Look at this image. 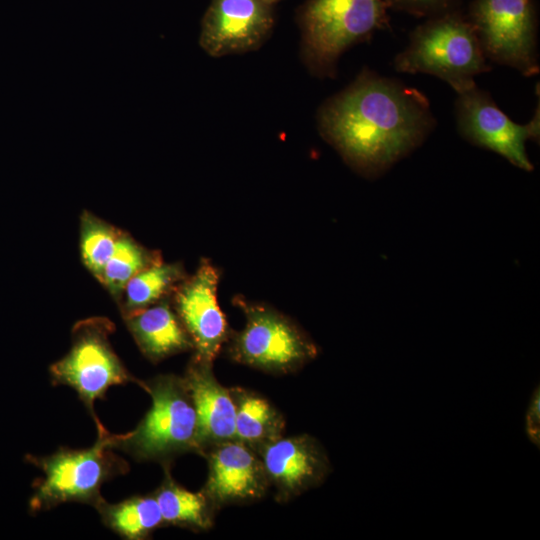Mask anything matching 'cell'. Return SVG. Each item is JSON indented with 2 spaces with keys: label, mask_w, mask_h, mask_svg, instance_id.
Instances as JSON below:
<instances>
[{
  "label": "cell",
  "mask_w": 540,
  "mask_h": 540,
  "mask_svg": "<svg viewBox=\"0 0 540 540\" xmlns=\"http://www.w3.org/2000/svg\"><path fill=\"white\" fill-rule=\"evenodd\" d=\"M436 124L425 94L368 68L317 113L323 139L366 178L383 175L411 154Z\"/></svg>",
  "instance_id": "6da1fadb"
},
{
  "label": "cell",
  "mask_w": 540,
  "mask_h": 540,
  "mask_svg": "<svg viewBox=\"0 0 540 540\" xmlns=\"http://www.w3.org/2000/svg\"><path fill=\"white\" fill-rule=\"evenodd\" d=\"M402 73H424L450 85L457 94L476 86L475 76L491 66L466 14L459 8L427 18L409 35L407 47L393 60Z\"/></svg>",
  "instance_id": "7a4b0ae2"
},
{
  "label": "cell",
  "mask_w": 540,
  "mask_h": 540,
  "mask_svg": "<svg viewBox=\"0 0 540 540\" xmlns=\"http://www.w3.org/2000/svg\"><path fill=\"white\" fill-rule=\"evenodd\" d=\"M385 0H307L298 12L301 57L319 78L335 77L341 55L389 27Z\"/></svg>",
  "instance_id": "3957f363"
},
{
  "label": "cell",
  "mask_w": 540,
  "mask_h": 540,
  "mask_svg": "<svg viewBox=\"0 0 540 540\" xmlns=\"http://www.w3.org/2000/svg\"><path fill=\"white\" fill-rule=\"evenodd\" d=\"M138 383L151 396V406L134 430L117 435L114 447L139 461L163 464L188 452L202 455L196 412L182 376Z\"/></svg>",
  "instance_id": "277c9868"
},
{
  "label": "cell",
  "mask_w": 540,
  "mask_h": 540,
  "mask_svg": "<svg viewBox=\"0 0 540 540\" xmlns=\"http://www.w3.org/2000/svg\"><path fill=\"white\" fill-rule=\"evenodd\" d=\"M233 304L245 317L240 331H231L225 343L228 358L274 375L296 372L313 361L319 347L291 318L272 306L242 295Z\"/></svg>",
  "instance_id": "5b68a950"
},
{
  "label": "cell",
  "mask_w": 540,
  "mask_h": 540,
  "mask_svg": "<svg viewBox=\"0 0 540 540\" xmlns=\"http://www.w3.org/2000/svg\"><path fill=\"white\" fill-rule=\"evenodd\" d=\"M96 423L99 432L93 446L79 450L62 448L47 457H29L43 472V477L35 482L30 500L32 511L71 501L96 507L103 500L102 484L123 469L111 453L117 435H110Z\"/></svg>",
  "instance_id": "8992f818"
},
{
  "label": "cell",
  "mask_w": 540,
  "mask_h": 540,
  "mask_svg": "<svg viewBox=\"0 0 540 540\" xmlns=\"http://www.w3.org/2000/svg\"><path fill=\"white\" fill-rule=\"evenodd\" d=\"M466 16L486 59L526 77L539 73L534 0H473Z\"/></svg>",
  "instance_id": "52a82bcc"
},
{
  "label": "cell",
  "mask_w": 540,
  "mask_h": 540,
  "mask_svg": "<svg viewBox=\"0 0 540 540\" xmlns=\"http://www.w3.org/2000/svg\"><path fill=\"white\" fill-rule=\"evenodd\" d=\"M455 115L458 132L465 140L499 154L519 169H534L526 142L539 140V106L528 123L518 124L499 109L488 92L476 85L458 94Z\"/></svg>",
  "instance_id": "ba28073f"
},
{
  "label": "cell",
  "mask_w": 540,
  "mask_h": 540,
  "mask_svg": "<svg viewBox=\"0 0 540 540\" xmlns=\"http://www.w3.org/2000/svg\"><path fill=\"white\" fill-rule=\"evenodd\" d=\"M220 279L221 270L204 258L173 292V308L191 339L193 357L211 363L232 331L217 300Z\"/></svg>",
  "instance_id": "9c48e42d"
},
{
  "label": "cell",
  "mask_w": 540,
  "mask_h": 540,
  "mask_svg": "<svg viewBox=\"0 0 540 540\" xmlns=\"http://www.w3.org/2000/svg\"><path fill=\"white\" fill-rule=\"evenodd\" d=\"M54 383L74 389L93 413L94 402L109 388L133 378L111 349L105 333L98 327H83L68 354L51 367Z\"/></svg>",
  "instance_id": "30bf717a"
},
{
  "label": "cell",
  "mask_w": 540,
  "mask_h": 540,
  "mask_svg": "<svg viewBox=\"0 0 540 540\" xmlns=\"http://www.w3.org/2000/svg\"><path fill=\"white\" fill-rule=\"evenodd\" d=\"M274 25L273 5L264 0H211L199 43L212 57L257 50Z\"/></svg>",
  "instance_id": "8fae6325"
},
{
  "label": "cell",
  "mask_w": 540,
  "mask_h": 540,
  "mask_svg": "<svg viewBox=\"0 0 540 540\" xmlns=\"http://www.w3.org/2000/svg\"><path fill=\"white\" fill-rule=\"evenodd\" d=\"M258 455L279 503L320 486L332 471L325 448L309 434L283 435L264 446Z\"/></svg>",
  "instance_id": "7c38bea8"
},
{
  "label": "cell",
  "mask_w": 540,
  "mask_h": 540,
  "mask_svg": "<svg viewBox=\"0 0 540 540\" xmlns=\"http://www.w3.org/2000/svg\"><path fill=\"white\" fill-rule=\"evenodd\" d=\"M208 475L201 489L217 509L262 499L270 489L260 456L242 442L232 439L204 454Z\"/></svg>",
  "instance_id": "4fadbf2b"
},
{
  "label": "cell",
  "mask_w": 540,
  "mask_h": 540,
  "mask_svg": "<svg viewBox=\"0 0 540 540\" xmlns=\"http://www.w3.org/2000/svg\"><path fill=\"white\" fill-rule=\"evenodd\" d=\"M197 416L202 456L211 447L235 439V406L230 389L216 378L213 363L192 357L182 376Z\"/></svg>",
  "instance_id": "5bb4252c"
},
{
  "label": "cell",
  "mask_w": 540,
  "mask_h": 540,
  "mask_svg": "<svg viewBox=\"0 0 540 540\" xmlns=\"http://www.w3.org/2000/svg\"><path fill=\"white\" fill-rule=\"evenodd\" d=\"M128 326L141 351L151 361L193 351V344L176 312L165 300L131 311Z\"/></svg>",
  "instance_id": "9a60e30c"
},
{
  "label": "cell",
  "mask_w": 540,
  "mask_h": 540,
  "mask_svg": "<svg viewBox=\"0 0 540 540\" xmlns=\"http://www.w3.org/2000/svg\"><path fill=\"white\" fill-rule=\"evenodd\" d=\"M235 406V439L255 452L284 435L283 414L264 396L243 387H231Z\"/></svg>",
  "instance_id": "2e32d148"
},
{
  "label": "cell",
  "mask_w": 540,
  "mask_h": 540,
  "mask_svg": "<svg viewBox=\"0 0 540 540\" xmlns=\"http://www.w3.org/2000/svg\"><path fill=\"white\" fill-rule=\"evenodd\" d=\"M165 467L164 479L153 494L164 524L176 525L195 531H205L214 524L217 509L205 493L192 492L180 486Z\"/></svg>",
  "instance_id": "e0dca14e"
},
{
  "label": "cell",
  "mask_w": 540,
  "mask_h": 540,
  "mask_svg": "<svg viewBox=\"0 0 540 540\" xmlns=\"http://www.w3.org/2000/svg\"><path fill=\"white\" fill-rule=\"evenodd\" d=\"M96 508L104 523L126 539L146 538L164 525L154 495L135 496L115 504L102 500Z\"/></svg>",
  "instance_id": "ac0fdd59"
},
{
  "label": "cell",
  "mask_w": 540,
  "mask_h": 540,
  "mask_svg": "<svg viewBox=\"0 0 540 540\" xmlns=\"http://www.w3.org/2000/svg\"><path fill=\"white\" fill-rule=\"evenodd\" d=\"M185 278L179 264L163 263L159 260L127 282L124 288L126 306L135 311L164 300Z\"/></svg>",
  "instance_id": "d6986e66"
},
{
  "label": "cell",
  "mask_w": 540,
  "mask_h": 540,
  "mask_svg": "<svg viewBox=\"0 0 540 540\" xmlns=\"http://www.w3.org/2000/svg\"><path fill=\"white\" fill-rule=\"evenodd\" d=\"M157 261V255L149 253L132 239L119 237L104 268L101 281L111 292L117 294L134 275Z\"/></svg>",
  "instance_id": "ffe728a7"
},
{
  "label": "cell",
  "mask_w": 540,
  "mask_h": 540,
  "mask_svg": "<svg viewBox=\"0 0 540 540\" xmlns=\"http://www.w3.org/2000/svg\"><path fill=\"white\" fill-rule=\"evenodd\" d=\"M118 238L108 225L100 221L93 218L83 221L81 232L82 258L86 267L100 279Z\"/></svg>",
  "instance_id": "44dd1931"
},
{
  "label": "cell",
  "mask_w": 540,
  "mask_h": 540,
  "mask_svg": "<svg viewBox=\"0 0 540 540\" xmlns=\"http://www.w3.org/2000/svg\"><path fill=\"white\" fill-rule=\"evenodd\" d=\"M388 9L418 17H433L457 9L461 0H385Z\"/></svg>",
  "instance_id": "7402d4cb"
},
{
  "label": "cell",
  "mask_w": 540,
  "mask_h": 540,
  "mask_svg": "<svg viewBox=\"0 0 540 540\" xmlns=\"http://www.w3.org/2000/svg\"><path fill=\"white\" fill-rule=\"evenodd\" d=\"M525 432L529 441L540 447V389H534L525 414Z\"/></svg>",
  "instance_id": "603a6c76"
},
{
  "label": "cell",
  "mask_w": 540,
  "mask_h": 540,
  "mask_svg": "<svg viewBox=\"0 0 540 540\" xmlns=\"http://www.w3.org/2000/svg\"><path fill=\"white\" fill-rule=\"evenodd\" d=\"M265 2L274 5L275 3L279 2L280 0H264Z\"/></svg>",
  "instance_id": "cb8c5ba5"
}]
</instances>
